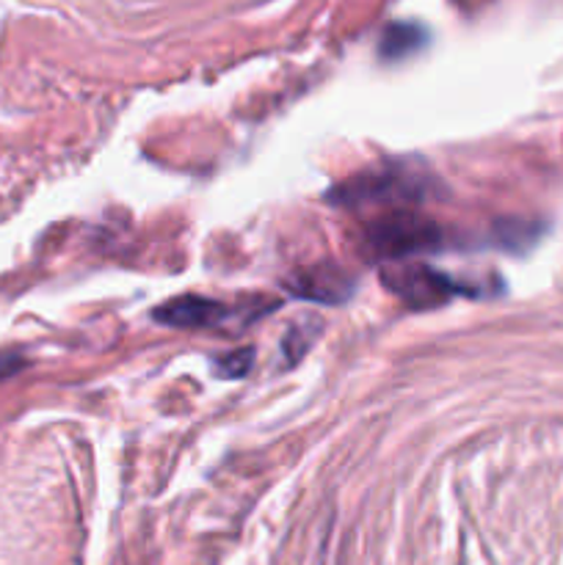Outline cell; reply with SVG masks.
Returning <instances> with one entry per match:
<instances>
[{"mask_svg": "<svg viewBox=\"0 0 563 565\" xmlns=\"http://www.w3.org/2000/svg\"><path fill=\"white\" fill-rule=\"evenodd\" d=\"M431 191H434V182L428 177L414 169L395 166V169L353 177V180L337 185L329 193V199L342 207H364V204L423 202Z\"/></svg>", "mask_w": 563, "mask_h": 565, "instance_id": "6da1fadb", "label": "cell"}, {"mask_svg": "<svg viewBox=\"0 0 563 565\" xmlns=\"http://www.w3.org/2000/svg\"><path fill=\"white\" fill-rule=\"evenodd\" d=\"M442 243V230L431 224L428 218L406 213H392L384 218L373 221L364 232V246L373 257L386 263H401V259L412 257V254L431 252Z\"/></svg>", "mask_w": 563, "mask_h": 565, "instance_id": "7a4b0ae2", "label": "cell"}, {"mask_svg": "<svg viewBox=\"0 0 563 565\" xmlns=\"http://www.w3.org/2000/svg\"><path fill=\"white\" fill-rule=\"evenodd\" d=\"M381 281L392 296L417 309L439 307V303L467 292L461 281L423 263H386L381 268Z\"/></svg>", "mask_w": 563, "mask_h": 565, "instance_id": "3957f363", "label": "cell"}, {"mask_svg": "<svg viewBox=\"0 0 563 565\" xmlns=\"http://www.w3.org/2000/svg\"><path fill=\"white\" fill-rule=\"evenodd\" d=\"M232 318V309L226 303L213 301L204 296H180L166 301L155 309V320L169 329H210Z\"/></svg>", "mask_w": 563, "mask_h": 565, "instance_id": "277c9868", "label": "cell"}, {"mask_svg": "<svg viewBox=\"0 0 563 565\" xmlns=\"http://www.w3.org/2000/svg\"><path fill=\"white\" fill-rule=\"evenodd\" d=\"M287 287H290L296 296L323 303H340L351 296V279H346V276L334 268L304 270V274Z\"/></svg>", "mask_w": 563, "mask_h": 565, "instance_id": "5b68a950", "label": "cell"}, {"mask_svg": "<svg viewBox=\"0 0 563 565\" xmlns=\"http://www.w3.org/2000/svg\"><path fill=\"white\" fill-rule=\"evenodd\" d=\"M252 348H243V351H232L226 353V356H219L213 362V367L219 370L221 379H241V375H246L248 370H252Z\"/></svg>", "mask_w": 563, "mask_h": 565, "instance_id": "8992f818", "label": "cell"}, {"mask_svg": "<svg viewBox=\"0 0 563 565\" xmlns=\"http://www.w3.org/2000/svg\"><path fill=\"white\" fill-rule=\"evenodd\" d=\"M318 326H315V329H307V331H301V326H293V329L287 331L285 342H282V351L290 353V362H287V364H296L298 359L307 353V348L312 345L315 337H318Z\"/></svg>", "mask_w": 563, "mask_h": 565, "instance_id": "52a82bcc", "label": "cell"}]
</instances>
